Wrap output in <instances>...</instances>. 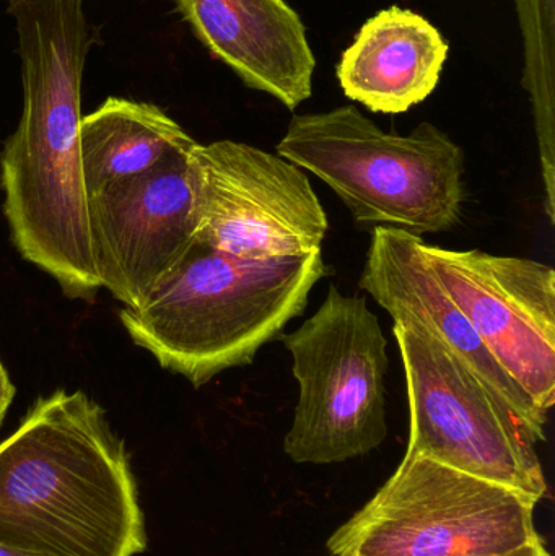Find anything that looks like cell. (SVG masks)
<instances>
[{
    "label": "cell",
    "mask_w": 555,
    "mask_h": 556,
    "mask_svg": "<svg viewBox=\"0 0 555 556\" xmlns=\"http://www.w3.org/2000/svg\"><path fill=\"white\" fill-rule=\"evenodd\" d=\"M22 62L23 113L0 152L3 212L23 260L71 300L101 285L80 155L81 80L97 42L85 0H7Z\"/></svg>",
    "instance_id": "cell-1"
},
{
    "label": "cell",
    "mask_w": 555,
    "mask_h": 556,
    "mask_svg": "<svg viewBox=\"0 0 555 556\" xmlns=\"http://www.w3.org/2000/svg\"><path fill=\"white\" fill-rule=\"evenodd\" d=\"M0 545L33 556L147 551L126 443L84 391L36 399L0 443Z\"/></svg>",
    "instance_id": "cell-2"
},
{
    "label": "cell",
    "mask_w": 555,
    "mask_h": 556,
    "mask_svg": "<svg viewBox=\"0 0 555 556\" xmlns=\"http://www.w3.org/2000/svg\"><path fill=\"white\" fill-rule=\"evenodd\" d=\"M328 274L321 251L241 260L195 240L146 303L123 307L119 319L137 346L198 389L251 365L302 316L313 287Z\"/></svg>",
    "instance_id": "cell-3"
},
{
    "label": "cell",
    "mask_w": 555,
    "mask_h": 556,
    "mask_svg": "<svg viewBox=\"0 0 555 556\" xmlns=\"http://www.w3.org/2000/svg\"><path fill=\"white\" fill-rule=\"evenodd\" d=\"M277 155L326 182L357 224L422 238L462 222L465 152L433 124L400 136L352 104L300 114L277 143Z\"/></svg>",
    "instance_id": "cell-4"
},
{
    "label": "cell",
    "mask_w": 555,
    "mask_h": 556,
    "mask_svg": "<svg viewBox=\"0 0 555 556\" xmlns=\"http://www.w3.org/2000/svg\"><path fill=\"white\" fill-rule=\"evenodd\" d=\"M525 493L406 456L383 489L328 541L332 556L547 554Z\"/></svg>",
    "instance_id": "cell-5"
},
{
    "label": "cell",
    "mask_w": 555,
    "mask_h": 556,
    "mask_svg": "<svg viewBox=\"0 0 555 556\" xmlns=\"http://www.w3.org/2000/svg\"><path fill=\"white\" fill-rule=\"evenodd\" d=\"M300 395L283 451L297 464L365 456L388 438V342L367 298L331 285L295 332L280 333Z\"/></svg>",
    "instance_id": "cell-6"
},
{
    "label": "cell",
    "mask_w": 555,
    "mask_h": 556,
    "mask_svg": "<svg viewBox=\"0 0 555 556\" xmlns=\"http://www.w3.org/2000/svg\"><path fill=\"white\" fill-rule=\"evenodd\" d=\"M393 333L409 401L406 456L429 457L541 502L547 482L533 431L426 330L394 320Z\"/></svg>",
    "instance_id": "cell-7"
},
{
    "label": "cell",
    "mask_w": 555,
    "mask_h": 556,
    "mask_svg": "<svg viewBox=\"0 0 555 556\" xmlns=\"http://www.w3.org/2000/svg\"><path fill=\"white\" fill-rule=\"evenodd\" d=\"M195 240L241 260L321 251L328 217L302 168L234 140L195 142Z\"/></svg>",
    "instance_id": "cell-8"
},
{
    "label": "cell",
    "mask_w": 555,
    "mask_h": 556,
    "mask_svg": "<svg viewBox=\"0 0 555 556\" xmlns=\"http://www.w3.org/2000/svg\"><path fill=\"white\" fill-rule=\"evenodd\" d=\"M424 256L502 369L541 414L555 404V273L524 257L429 247Z\"/></svg>",
    "instance_id": "cell-9"
},
{
    "label": "cell",
    "mask_w": 555,
    "mask_h": 556,
    "mask_svg": "<svg viewBox=\"0 0 555 556\" xmlns=\"http://www.w3.org/2000/svg\"><path fill=\"white\" fill-rule=\"evenodd\" d=\"M191 149V147H189ZM189 149L88 194L91 256L101 288L139 307L195 241Z\"/></svg>",
    "instance_id": "cell-10"
},
{
    "label": "cell",
    "mask_w": 555,
    "mask_h": 556,
    "mask_svg": "<svg viewBox=\"0 0 555 556\" xmlns=\"http://www.w3.org/2000/svg\"><path fill=\"white\" fill-rule=\"evenodd\" d=\"M424 240L398 228L377 227L358 287L393 320L411 323L439 340L538 440H546L547 417L491 355L465 314L437 280L424 256Z\"/></svg>",
    "instance_id": "cell-11"
},
{
    "label": "cell",
    "mask_w": 555,
    "mask_h": 556,
    "mask_svg": "<svg viewBox=\"0 0 555 556\" xmlns=\"http://www.w3.org/2000/svg\"><path fill=\"white\" fill-rule=\"evenodd\" d=\"M199 41L248 87L289 110L312 97L315 55L286 0H175Z\"/></svg>",
    "instance_id": "cell-12"
},
{
    "label": "cell",
    "mask_w": 555,
    "mask_h": 556,
    "mask_svg": "<svg viewBox=\"0 0 555 556\" xmlns=\"http://www.w3.org/2000/svg\"><path fill=\"white\" fill-rule=\"evenodd\" d=\"M449 55L442 33L413 10L368 20L338 65L342 90L374 113H406L432 94Z\"/></svg>",
    "instance_id": "cell-13"
},
{
    "label": "cell",
    "mask_w": 555,
    "mask_h": 556,
    "mask_svg": "<svg viewBox=\"0 0 555 556\" xmlns=\"http://www.w3.org/2000/svg\"><path fill=\"white\" fill-rule=\"evenodd\" d=\"M195 140L162 108L111 97L81 117L80 155L88 194L159 165Z\"/></svg>",
    "instance_id": "cell-14"
},
{
    "label": "cell",
    "mask_w": 555,
    "mask_h": 556,
    "mask_svg": "<svg viewBox=\"0 0 555 556\" xmlns=\"http://www.w3.org/2000/svg\"><path fill=\"white\" fill-rule=\"evenodd\" d=\"M527 49L525 87L533 103L547 217L555 224L554 0H517Z\"/></svg>",
    "instance_id": "cell-15"
},
{
    "label": "cell",
    "mask_w": 555,
    "mask_h": 556,
    "mask_svg": "<svg viewBox=\"0 0 555 556\" xmlns=\"http://www.w3.org/2000/svg\"><path fill=\"white\" fill-rule=\"evenodd\" d=\"M16 389L7 372L5 366L0 362V425L5 420L7 412L12 405L13 397H15Z\"/></svg>",
    "instance_id": "cell-16"
},
{
    "label": "cell",
    "mask_w": 555,
    "mask_h": 556,
    "mask_svg": "<svg viewBox=\"0 0 555 556\" xmlns=\"http://www.w3.org/2000/svg\"><path fill=\"white\" fill-rule=\"evenodd\" d=\"M0 556H33V555L25 554V552L15 551V548L5 547V545H0Z\"/></svg>",
    "instance_id": "cell-17"
},
{
    "label": "cell",
    "mask_w": 555,
    "mask_h": 556,
    "mask_svg": "<svg viewBox=\"0 0 555 556\" xmlns=\"http://www.w3.org/2000/svg\"><path fill=\"white\" fill-rule=\"evenodd\" d=\"M538 556H551L550 552H547V554H544V555H538Z\"/></svg>",
    "instance_id": "cell-18"
}]
</instances>
